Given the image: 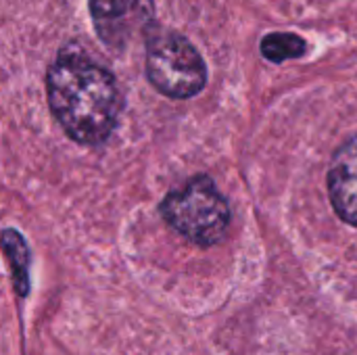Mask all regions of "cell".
Masks as SVG:
<instances>
[{"instance_id": "1", "label": "cell", "mask_w": 357, "mask_h": 355, "mask_svg": "<svg viewBox=\"0 0 357 355\" xmlns=\"http://www.w3.org/2000/svg\"><path fill=\"white\" fill-rule=\"evenodd\" d=\"M48 105L61 128L82 144L105 142L121 113L117 80L82 48L67 46L46 73Z\"/></svg>"}, {"instance_id": "2", "label": "cell", "mask_w": 357, "mask_h": 355, "mask_svg": "<svg viewBox=\"0 0 357 355\" xmlns=\"http://www.w3.org/2000/svg\"><path fill=\"white\" fill-rule=\"evenodd\" d=\"M163 220L199 247L218 245L230 226V207L213 180L197 176L161 203Z\"/></svg>"}, {"instance_id": "3", "label": "cell", "mask_w": 357, "mask_h": 355, "mask_svg": "<svg viewBox=\"0 0 357 355\" xmlns=\"http://www.w3.org/2000/svg\"><path fill=\"white\" fill-rule=\"evenodd\" d=\"M146 77L169 98H192L207 84V67L199 50L176 31L153 33L146 42Z\"/></svg>"}, {"instance_id": "4", "label": "cell", "mask_w": 357, "mask_h": 355, "mask_svg": "<svg viewBox=\"0 0 357 355\" xmlns=\"http://www.w3.org/2000/svg\"><path fill=\"white\" fill-rule=\"evenodd\" d=\"M98 38L109 48H123L151 29L153 0H88Z\"/></svg>"}, {"instance_id": "5", "label": "cell", "mask_w": 357, "mask_h": 355, "mask_svg": "<svg viewBox=\"0 0 357 355\" xmlns=\"http://www.w3.org/2000/svg\"><path fill=\"white\" fill-rule=\"evenodd\" d=\"M328 195L335 211L357 226V136L339 146L328 169Z\"/></svg>"}, {"instance_id": "6", "label": "cell", "mask_w": 357, "mask_h": 355, "mask_svg": "<svg viewBox=\"0 0 357 355\" xmlns=\"http://www.w3.org/2000/svg\"><path fill=\"white\" fill-rule=\"evenodd\" d=\"M0 247L8 259V268H10V276H13V287L15 293L19 297H27L29 293V264H31V255H29V247L25 243V239L17 232V230H4L0 234Z\"/></svg>"}, {"instance_id": "7", "label": "cell", "mask_w": 357, "mask_h": 355, "mask_svg": "<svg viewBox=\"0 0 357 355\" xmlns=\"http://www.w3.org/2000/svg\"><path fill=\"white\" fill-rule=\"evenodd\" d=\"M307 52V42L297 33L276 31L261 40V54L272 63H284L289 59H299Z\"/></svg>"}]
</instances>
